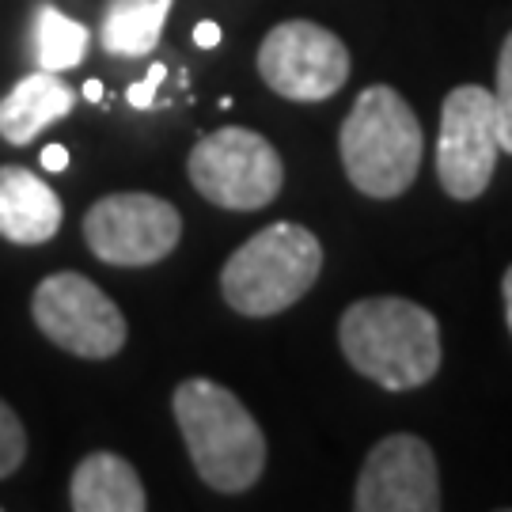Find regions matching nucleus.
<instances>
[{"instance_id": "obj_6", "label": "nucleus", "mask_w": 512, "mask_h": 512, "mask_svg": "<svg viewBox=\"0 0 512 512\" xmlns=\"http://www.w3.org/2000/svg\"><path fill=\"white\" fill-rule=\"evenodd\" d=\"M258 76L281 99L323 103L342 92V84L349 80V50L327 27L311 19H289L262 38Z\"/></svg>"}, {"instance_id": "obj_12", "label": "nucleus", "mask_w": 512, "mask_h": 512, "mask_svg": "<svg viewBox=\"0 0 512 512\" xmlns=\"http://www.w3.org/2000/svg\"><path fill=\"white\" fill-rule=\"evenodd\" d=\"M73 103L76 92L61 80V73L38 69L0 99V137L8 145H31L42 129L61 122Z\"/></svg>"}, {"instance_id": "obj_9", "label": "nucleus", "mask_w": 512, "mask_h": 512, "mask_svg": "<svg viewBox=\"0 0 512 512\" xmlns=\"http://www.w3.org/2000/svg\"><path fill=\"white\" fill-rule=\"evenodd\" d=\"M84 239L92 255L107 266H152L179 247L183 217L156 194H107L88 209Z\"/></svg>"}, {"instance_id": "obj_20", "label": "nucleus", "mask_w": 512, "mask_h": 512, "mask_svg": "<svg viewBox=\"0 0 512 512\" xmlns=\"http://www.w3.org/2000/svg\"><path fill=\"white\" fill-rule=\"evenodd\" d=\"M38 164L46 167V171H65L69 167V148L65 145H46L42 148V160Z\"/></svg>"}, {"instance_id": "obj_10", "label": "nucleus", "mask_w": 512, "mask_h": 512, "mask_svg": "<svg viewBox=\"0 0 512 512\" xmlns=\"http://www.w3.org/2000/svg\"><path fill=\"white\" fill-rule=\"evenodd\" d=\"M357 512H437L440 509V478L437 456L421 437L395 433L384 437L368 452L357 490Z\"/></svg>"}, {"instance_id": "obj_4", "label": "nucleus", "mask_w": 512, "mask_h": 512, "mask_svg": "<svg viewBox=\"0 0 512 512\" xmlns=\"http://www.w3.org/2000/svg\"><path fill=\"white\" fill-rule=\"evenodd\" d=\"M323 270V247L304 224L277 220L228 255L220 270V296L251 319H270L311 293Z\"/></svg>"}, {"instance_id": "obj_1", "label": "nucleus", "mask_w": 512, "mask_h": 512, "mask_svg": "<svg viewBox=\"0 0 512 512\" xmlns=\"http://www.w3.org/2000/svg\"><path fill=\"white\" fill-rule=\"evenodd\" d=\"M338 342L346 361L387 391H414L440 372V327L403 296H368L342 311Z\"/></svg>"}, {"instance_id": "obj_8", "label": "nucleus", "mask_w": 512, "mask_h": 512, "mask_svg": "<svg viewBox=\"0 0 512 512\" xmlns=\"http://www.w3.org/2000/svg\"><path fill=\"white\" fill-rule=\"evenodd\" d=\"M497 103L494 92L463 84L444 99L437 137V179L456 202H475L486 194L497 167Z\"/></svg>"}, {"instance_id": "obj_18", "label": "nucleus", "mask_w": 512, "mask_h": 512, "mask_svg": "<svg viewBox=\"0 0 512 512\" xmlns=\"http://www.w3.org/2000/svg\"><path fill=\"white\" fill-rule=\"evenodd\" d=\"M164 76H167V65H152V69H148L145 80H137V84H133V88H129V92H126L129 107H137V110L156 107V92H160V84H164Z\"/></svg>"}, {"instance_id": "obj_17", "label": "nucleus", "mask_w": 512, "mask_h": 512, "mask_svg": "<svg viewBox=\"0 0 512 512\" xmlns=\"http://www.w3.org/2000/svg\"><path fill=\"white\" fill-rule=\"evenodd\" d=\"M23 459H27V433H23V421L16 418L12 406L0 399V478L16 475Z\"/></svg>"}, {"instance_id": "obj_21", "label": "nucleus", "mask_w": 512, "mask_h": 512, "mask_svg": "<svg viewBox=\"0 0 512 512\" xmlns=\"http://www.w3.org/2000/svg\"><path fill=\"white\" fill-rule=\"evenodd\" d=\"M501 293H505V319H509V330H512V266L509 274H505V281H501Z\"/></svg>"}, {"instance_id": "obj_5", "label": "nucleus", "mask_w": 512, "mask_h": 512, "mask_svg": "<svg viewBox=\"0 0 512 512\" xmlns=\"http://www.w3.org/2000/svg\"><path fill=\"white\" fill-rule=\"evenodd\" d=\"M186 175L205 202L232 213L266 209L285 183L277 148L262 133L243 126L205 133L186 156Z\"/></svg>"}, {"instance_id": "obj_16", "label": "nucleus", "mask_w": 512, "mask_h": 512, "mask_svg": "<svg viewBox=\"0 0 512 512\" xmlns=\"http://www.w3.org/2000/svg\"><path fill=\"white\" fill-rule=\"evenodd\" d=\"M497 141L505 152H512V35L501 42V57H497Z\"/></svg>"}, {"instance_id": "obj_3", "label": "nucleus", "mask_w": 512, "mask_h": 512, "mask_svg": "<svg viewBox=\"0 0 512 512\" xmlns=\"http://www.w3.org/2000/svg\"><path fill=\"white\" fill-rule=\"evenodd\" d=\"M338 152L349 183L361 194L399 198L418 179L425 152L418 114L395 88L372 84L349 107L338 133Z\"/></svg>"}, {"instance_id": "obj_2", "label": "nucleus", "mask_w": 512, "mask_h": 512, "mask_svg": "<svg viewBox=\"0 0 512 512\" xmlns=\"http://www.w3.org/2000/svg\"><path fill=\"white\" fill-rule=\"evenodd\" d=\"M175 421L186 440L190 463L198 467L205 486L220 494L251 490L266 467V437L239 403L236 391L213 384L205 376L183 380L175 387Z\"/></svg>"}, {"instance_id": "obj_14", "label": "nucleus", "mask_w": 512, "mask_h": 512, "mask_svg": "<svg viewBox=\"0 0 512 512\" xmlns=\"http://www.w3.org/2000/svg\"><path fill=\"white\" fill-rule=\"evenodd\" d=\"M175 0H107L99 42L110 57H145L160 46Z\"/></svg>"}, {"instance_id": "obj_13", "label": "nucleus", "mask_w": 512, "mask_h": 512, "mask_svg": "<svg viewBox=\"0 0 512 512\" xmlns=\"http://www.w3.org/2000/svg\"><path fill=\"white\" fill-rule=\"evenodd\" d=\"M69 505L76 512H145L148 497L129 459L114 452H92L76 463Z\"/></svg>"}, {"instance_id": "obj_19", "label": "nucleus", "mask_w": 512, "mask_h": 512, "mask_svg": "<svg viewBox=\"0 0 512 512\" xmlns=\"http://www.w3.org/2000/svg\"><path fill=\"white\" fill-rule=\"evenodd\" d=\"M194 42H198L202 50H217V46H220V23H213V19H202V23L194 27Z\"/></svg>"}, {"instance_id": "obj_22", "label": "nucleus", "mask_w": 512, "mask_h": 512, "mask_svg": "<svg viewBox=\"0 0 512 512\" xmlns=\"http://www.w3.org/2000/svg\"><path fill=\"white\" fill-rule=\"evenodd\" d=\"M103 84H99V80H88V84H84V99H88V103H103Z\"/></svg>"}, {"instance_id": "obj_7", "label": "nucleus", "mask_w": 512, "mask_h": 512, "mask_svg": "<svg viewBox=\"0 0 512 512\" xmlns=\"http://www.w3.org/2000/svg\"><path fill=\"white\" fill-rule=\"evenodd\" d=\"M35 327L84 361H107L126 346V315L92 277L50 274L31 300Z\"/></svg>"}, {"instance_id": "obj_11", "label": "nucleus", "mask_w": 512, "mask_h": 512, "mask_svg": "<svg viewBox=\"0 0 512 512\" xmlns=\"http://www.w3.org/2000/svg\"><path fill=\"white\" fill-rule=\"evenodd\" d=\"M61 198L19 164L0 167V236L16 247L50 243L61 228Z\"/></svg>"}, {"instance_id": "obj_15", "label": "nucleus", "mask_w": 512, "mask_h": 512, "mask_svg": "<svg viewBox=\"0 0 512 512\" xmlns=\"http://www.w3.org/2000/svg\"><path fill=\"white\" fill-rule=\"evenodd\" d=\"M31 50H35L38 69H54V73H65V69H76L84 54H88V27L69 19L65 12H57L54 4H38L35 19H31Z\"/></svg>"}]
</instances>
